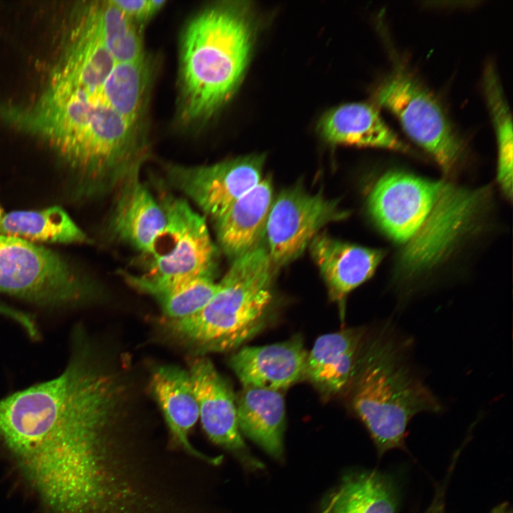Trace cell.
Masks as SVG:
<instances>
[{
    "instance_id": "cb8c5ba5",
    "label": "cell",
    "mask_w": 513,
    "mask_h": 513,
    "mask_svg": "<svg viewBox=\"0 0 513 513\" xmlns=\"http://www.w3.org/2000/svg\"><path fill=\"white\" fill-rule=\"evenodd\" d=\"M78 14L91 26L118 62L145 58L138 25L111 0L90 2L81 6Z\"/></svg>"
},
{
    "instance_id": "7402d4cb",
    "label": "cell",
    "mask_w": 513,
    "mask_h": 513,
    "mask_svg": "<svg viewBox=\"0 0 513 513\" xmlns=\"http://www.w3.org/2000/svg\"><path fill=\"white\" fill-rule=\"evenodd\" d=\"M395 492L378 471L346 475L326 497L320 513H396Z\"/></svg>"
},
{
    "instance_id": "2e32d148",
    "label": "cell",
    "mask_w": 513,
    "mask_h": 513,
    "mask_svg": "<svg viewBox=\"0 0 513 513\" xmlns=\"http://www.w3.org/2000/svg\"><path fill=\"white\" fill-rule=\"evenodd\" d=\"M138 169L118 187L110 228L118 239L147 254L166 225L165 212L140 178Z\"/></svg>"
},
{
    "instance_id": "277c9868",
    "label": "cell",
    "mask_w": 513,
    "mask_h": 513,
    "mask_svg": "<svg viewBox=\"0 0 513 513\" xmlns=\"http://www.w3.org/2000/svg\"><path fill=\"white\" fill-rule=\"evenodd\" d=\"M407 348L388 324L366 335L349 386L353 410L379 455L404 447L408 423L415 415L442 408L413 369Z\"/></svg>"
},
{
    "instance_id": "484cf974",
    "label": "cell",
    "mask_w": 513,
    "mask_h": 513,
    "mask_svg": "<svg viewBox=\"0 0 513 513\" xmlns=\"http://www.w3.org/2000/svg\"><path fill=\"white\" fill-rule=\"evenodd\" d=\"M483 88L496 133L498 162L497 179L509 200L512 197L513 136L512 115L494 66L487 64L483 74Z\"/></svg>"
},
{
    "instance_id": "7a4b0ae2",
    "label": "cell",
    "mask_w": 513,
    "mask_h": 513,
    "mask_svg": "<svg viewBox=\"0 0 513 513\" xmlns=\"http://www.w3.org/2000/svg\"><path fill=\"white\" fill-rule=\"evenodd\" d=\"M3 115L49 142L84 195L117 189L145 159L140 125L76 87L51 82L33 106Z\"/></svg>"
},
{
    "instance_id": "30bf717a",
    "label": "cell",
    "mask_w": 513,
    "mask_h": 513,
    "mask_svg": "<svg viewBox=\"0 0 513 513\" xmlns=\"http://www.w3.org/2000/svg\"><path fill=\"white\" fill-rule=\"evenodd\" d=\"M264 157L252 155L210 165L165 166L170 184L217 220L263 178Z\"/></svg>"
},
{
    "instance_id": "4316f807",
    "label": "cell",
    "mask_w": 513,
    "mask_h": 513,
    "mask_svg": "<svg viewBox=\"0 0 513 513\" xmlns=\"http://www.w3.org/2000/svg\"><path fill=\"white\" fill-rule=\"evenodd\" d=\"M218 288L213 277L204 276L169 289L153 298L158 302L165 318L179 319L202 309Z\"/></svg>"
},
{
    "instance_id": "9a60e30c",
    "label": "cell",
    "mask_w": 513,
    "mask_h": 513,
    "mask_svg": "<svg viewBox=\"0 0 513 513\" xmlns=\"http://www.w3.org/2000/svg\"><path fill=\"white\" fill-rule=\"evenodd\" d=\"M307 355L302 337L296 335L280 343L243 347L229 365L244 388L281 391L304 379Z\"/></svg>"
},
{
    "instance_id": "d6986e66",
    "label": "cell",
    "mask_w": 513,
    "mask_h": 513,
    "mask_svg": "<svg viewBox=\"0 0 513 513\" xmlns=\"http://www.w3.org/2000/svg\"><path fill=\"white\" fill-rule=\"evenodd\" d=\"M318 130L326 141L334 144L409 151L377 108L368 103H348L329 110L321 119Z\"/></svg>"
},
{
    "instance_id": "44dd1931",
    "label": "cell",
    "mask_w": 513,
    "mask_h": 513,
    "mask_svg": "<svg viewBox=\"0 0 513 513\" xmlns=\"http://www.w3.org/2000/svg\"><path fill=\"white\" fill-rule=\"evenodd\" d=\"M239 428L276 460L284 457L285 403L281 391L244 388L236 398Z\"/></svg>"
},
{
    "instance_id": "ffe728a7",
    "label": "cell",
    "mask_w": 513,
    "mask_h": 513,
    "mask_svg": "<svg viewBox=\"0 0 513 513\" xmlns=\"http://www.w3.org/2000/svg\"><path fill=\"white\" fill-rule=\"evenodd\" d=\"M272 185L266 177L215 221L218 243L234 259L259 245L272 203Z\"/></svg>"
},
{
    "instance_id": "7c38bea8",
    "label": "cell",
    "mask_w": 513,
    "mask_h": 513,
    "mask_svg": "<svg viewBox=\"0 0 513 513\" xmlns=\"http://www.w3.org/2000/svg\"><path fill=\"white\" fill-rule=\"evenodd\" d=\"M188 372L207 437L230 453L246 470H262L263 464L250 452L239 428L236 398L228 381L204 356L192 362Z\"/></svg>"
},
{
    "instance_id": "1f68e13d",
    "label": "cell",
    "mask_w": 513,
    "mask_h": 513,
    "mask_svg": "<svg viewBox=\"0 0 513 513\" xmlns=\"http://www.w3.org/2000/svg\"><path fill=\"white\" fill-rule=\"evenodd\" d=\"M4 215V210H3L2 207H1V204H0V223H1V219H2Z\"/></svg>"
},
{
    "instance_id": "ac0fdd59",
    "label": "cell",
    "mask_w": 513,
    "mask_h": 513,
    "mask_svg": "<svg viewBox=\"0 0 513 513\" xmlns=\"http://www.w3.org/2000/svg\"><path fill=\"white\" fill-rule=\"evenodd\" d=\"M366 333L352 328L319 336L308 352L304 379L327 397L349 388Z\"/></svg>"
},
{
    "instance_id": "5b68a950",
    "label": "cell",
    "mask_w": 513,
    "mask_h": 513,
    "mask_svg": "<svg viewBox=\"0 0 513 513\" xmlns=\"http://www.w3.org/2000/svg\"><path fill=\"white\" fill-rule=\"evenodd\" d=\"M273 269L266 248L261 245L233 259L209 302L188 317L164 318V332L199 356L240 347L268 322Z\"/></svg>"
},
{
    "instance_id": "5bb4252c",
    "label": "cell",
    "mask_w": 513,
    "mask_h": 513,
    "mask_svg": "<svg viewBox=\"0 0 513 513\" xmlns=\"http://www.w3.org/2000/svg\"><path fill=\"white\" fill-rule=\"evenodd\" d=\"M150 385L165 418L172 448L211 466L221 464L222 456L207 455L190 442L199 408L189 372L176 366H162L153 370Z\"/></svg>"
},
{
    "instance_id": "3957f363",
    "label": "cell",
    "mask_w": 513,
    "mask_h": 513,
    "mask_svg": "<svg viewBox=\"0 0 513 513\" xmlns=\"http://www.w3.org/2000/svg\"><path fill=\"white\" fill-rule=\"evenodd\" d=\"M254 28L251 6L245 1L209 6L189 21L180 50L184 121L208 120L232 95L249 59Z\"/></svg>"
},
{
    "instance_id": "52a82bcc",
    "label": "cell",
    "mask_w": 513,
    "mask_h": 513,
    "mask_svg": "<svg viewBox=\"0 0 513 513\" xmlns=\"http://www.w3.org/2000/svg\"><path fill=\"white\" fill-rule=\"evenodd\" d=\"M373 92L378 105L390 111L407 135L430 154L445 172L463 155V143L441 103L400 61Z\"/></svg>"
},
{
    "instance_id": "9c48e42d",
    "label": "cell",
    "mask_w": 513,
    "mask_h": 513,
    "mask_svg": "<svg viewBox=\"0 0 513 513\" xmlns=\"http://www.w3.org/2000/svg\"><path fill=\"white\" fill-rule=\"evenodd\" d=\"M346 216L336 200L321 194H311L299 187L281 191L272 201L265 227L266 250L273 267L296 259L323 227Z\"/></svg>"
},
{
    "instance_id": "8fae6325",
    "label": "cell",
    "mask_w": 513,
    "mask_h": 513,
    "mask_svg": "<svg viewBox=\"0 0 513 513\" xmlns=\"http://www.w3.org/2000/svg\"><path fill=\"white\" fill-rule=\"evenodd\" d=\"M442 185L403 172H388L370 193L369 212L388 237L408 243L430 215Z\"/></svg>"
},
{
    "instance_id": "f1b7e54d",
    "label": "cell",
    "mask_w": 513,
    "mask_h": 513,
    "mask_svg": "<svg viewBox=\"0 0 513 513\" xmlns=\"http://www.w3.org/2000/svg\"><path fill=\"white\" fill-rule=\"evenodd\" d=\"M0 315L10 318L20 324L29 336L36 338L38 331L33 318L26 313L0 303Z\"/></svg>"
},
{
    "instance_id": "ba28073f",
    "label": "cell",
    "mask_w": 513,
    "mask_h": 513,
    "mask_svg": "<svg viewBox=\"0 0 513 513\" xmlns=\"http://www.w3.org/2000/svg\"><path fill=\"white\" fill-rule=\"evenodd\" d=\"M58 253L26 240L0 234V292L38 305L86 302L94 291Z\"/></svg>"
},
{
    "instance_id": "4fadbf2b",
    "label": "cell",
    "mask_w": 513,
    "mask_h": 513,
    "mask_svg": "<svg viewBox=\"0 0 513 513\" xmlns=\"http://www.w3.org/2000/svg\"><path fill=\"white\" fill-rule=\"evenodd\" d=\"M483 193L443 182L438 199L430 215L408 242L402 256L406 276L411 277L440 259L447 249L475 219Z\"/></svg>"
},
{
    "instance_id": "f546056e",
    "label": "cell",
    "mask_w": 513,
    "mask_h": 513,
    "mask_svg": "<svg viewBox=\"0 0 513 513\" xmlns=\"http://www.w3.org/2000/svg\"><path fill=\"white\" fill-rule=\"evenodd\" d=\"M442 494L438 491L433 502L425 513H445Z\"/></svg>"
},
{
    "instance_id": "83f0119b",
    "label": "cell",
    "mask_w": 513,
    "mask_h": 513,
    "mask_svg": "<svg viewBox=\"0 0 513 513\" xmlns=\"http://www.w3.org/2000/svg\"><path fill=\"white\" fill-rule=\"evenodd\" d=\"M112 2L137 25L147 21L165 4L163 0H111Z\"/></svg>"
},
{
    "instance_id": "603a6c76",
    "label": "cell",
    "mask_w": 513,
    "mask_h": 513,
    "mask_svg": "<svg viewBox=\"0 0 513 513\" xmlns=\"http://www.w3.org/2000/svg\"><path fill=\"white\" fill-rule=\"evenodd\" d=\"M0 234L32 243H86V234L59 206L40 210H16L4 214Z\"/></svg>"
},
{
    "instance_id": "4dcf8cb0",
    "label": "cell",
    "mask_w": 513,
    "mask_h": 513,
    "mask_svg": "<svg viewBox=\"0 0 513 513\" xmlns=\"http://www.w3.org/2000/svg\"><path fill=\"white\" fill-rule=\"evenodd\" d=\"M494 513H510V512H508V511L507 510V509L505 507H502V508L500 507L499 509H497L495 511V512H494Z\"/></svg>"
},
{
    "instance_id": "d4e9b609",
    "label": "cell",
    "mask_w": 513,
    "mask_h": 513,
    "mask_svg": "<svg viewBox=\"0 0 513 513\" xmlns=\"http://www.w3.org/2000/svg\"><path fill=\"white\" fill-rule=\"evenodd\" d=\"M149 67L146 58L118 62L99 97L121 115L140 125L148 89Z\"/></svg>"
},
{
    "instance_id": "8992f818",
    "label": "cell",
    "mask_w": 513,
    "mask_h": 513,
    "mask_svg": "<svg viewBox=\"0 0 513 513\" xmlns=\"http://www.w3.org/2000/svg\"><path fill=\"white\" fill-rule=\"evenodd\" d=\"M158 201L166 215L163 232L145 255L142 271L122 273L128 285L152 297L197 278H214L217 256L204 217L171 195Z\"/></svg>"
},
{
    "instance_id": "e0dca14e",
    "label": "cell",
    "mask_w": 513,
    "mask_h": 513,
    "mask_svg": "<svg viewBox=\"0 0 513 513\" xmlns=\"http://www.w3.org/2000/svg\"><path fill=\"white\" fill-rule=\"evenodd\" d=\"M310 251L331 300L341 306L348 294L372 276L383 257L381 250L363 247L318 234Z\"/></svg>"
},
{
    "instance_id": "6da1fadb",
    "label": "cell",
    "mask_w": 513,
    "mask_h": 513,
    "mask_svg": "<svg viewBox=\"0 0 513 513\" xmlns=\"http://www.w3.org/2000/svg\"><path fill=\"white\" fill-rule=\"evenodd\" d=\"M120 368L79 342L55 378L0 400V440L46 513H115L146 432Z\"/></svg>"
}]
</instances>
